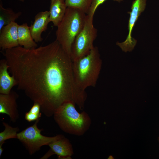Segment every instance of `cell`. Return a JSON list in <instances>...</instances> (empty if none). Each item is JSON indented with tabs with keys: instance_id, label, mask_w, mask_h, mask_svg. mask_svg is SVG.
I'll return each instance as SVG.
<instances>
[{
	"instance_id": "cell-1",
	"label": "cell",
	"mask_w": 159,
	"mask_h": 159,
	"mask_svg": "<svg viewBox=\"0 0 159 159\" xmlns=\"http://www.w3.org/2000/svg\"><path fill=\"white\" fill-rule=\"evenodd\" d=\"M8 70L23 91L39 104L45 115L50 117L62 104L71 101L79 105L86 93L76 84L72 61L56 40L28 49L19 46L5 50Z\"/></svg>"
},
{
	"instance_id": "cell-2",
	"label": "cell",
	"mask_w": 159,
	"mask_h": 159,
	"mask_svg": "<svg viewBox=\"0 0 159 159\" xmlns=\"http://www.w3.org/2000/svg\"><path fill=\"white\" fill-rule=\"evenodd\" d=\"M75 104L69 101L61 105L55 111L54 118L61 129L69 134L80 136L89 129L91 120L85 111L78 112Z\"/></svg>"
},
{
	"instance_id": "cell-3",
	"label": "cell",
	"mask_w": 159,
	"mask_h": 159,
	"mask_svg": "<svg viewBox=\"0 0 159 159\" xmlns=\"http://www.w3.org/2000/svg\"><path fill=\"white\" fill-rule=\"evenodd\" d=\"M102 64L98 48L96 46L86 56L72 61L73 75L77 86L84 90L88 87H95Z\"/></svg>"
},
{
	"instance_id": "cell-4",
	"label": "cell",
	"mask_w": 159,
	"mask_h": 159,
	"mask_svg": "<svg viewBox=\"0 0 159 159\" xmlns=\"http://www.w3.org/2000/svg\"><path fill=\"white\" fill-rule=\"evenodd\" d=\"M86 16V14L78 9L67 7L62 19L57 27L56 40L70 57L73 43L83 28Z\"/></svg>"
},
{
	"instance_id": "cell-5",
	"label": "cell",
	"mask_w": 159,
	"mask_h": 159,
	"mask_svg": "<svg viewBox=\"0 0 159 159\" xmlns=\"http://www.w3.org/2000/svg\"><path fill=\"white\" fill-rule=\"evenodd\" d=\"M93 19L87 14L84 27L73 42L71 54L72 61L87 54L94 47L93 42L97 37V29L94 26Z\"/></svg>"
},
{
	"instance_id": "cell-6",
	"label": "cell",
	"mask_w": 159,
	"mask_h": 159,
	"mask_svg": "<svg viewBox=\"0 0 159 159\" xmlns=\"http://www.w3.org/2000/svg\"><path fill=\"white\" fill-rule=\"evenodd\" d=\"M40 119L36 120L33 125L17 133V139L24 146L30 155L39 150L42 146L49 145L52 142L64 136L61 134L53 137L42 135L41 132L43 130L39 129L37 127Z\"/></svg>"
},
{
	"instance_id": "cell-7",
	"label": "cell",
	"mask_w": 159,
	"mask_h": 159,
	"mask_svg": "<svg viewBox=\"0 0 159 159\" xmlns=\"http://www.w3.org/2000/svg\"><path fill=\"white\" fill-rule=\"evenodd\" d=\"M146 1L135 0L132 3L131 11L127 12L130 14L128 24V35L125 41L121 43L117 42L116 43V44L125 52L132 51L136 44L137 40L132 37V33L139 17L145 9Z\"/></svg>"
},
{
	"instance_id": "cell-8",
	"label": "cell",
	"mask_w": 159,
	"mask_h": 159,
	"mask_svg": "<svg viewBox=\"0 0 159 159\" xmlns=\"http://www.w3.org/2000/svg\"><path fill=\"white\" fill-rule=\"evenodd\" d=\"M48 146L50 149L42 159H47L54 154L56 155L59 159H72L71 157L74 154L72 146L64 136L52 142Z\"/></svg>"
},
{
	"instance_id": "cell-9",
	"label": "cell",
	"mask_w": 159,
	"mask_h": 159,
	"mask_svg": "<svg viewBox=\"0 0 159 159\" xmlns=\"http://www.w3.org/2000/svg\"><path fill=\"white\" fill-rule=\"evenodd\" d=\"M18 97V94L13 90L8 94H0V113L8 115L13 122L19 118L16 103Z\"/></svg>"
},
{
	"instance_id": "cell-10",
	"label": "cell",
	"mask_w": 159,
	"mask_h": 159,
	"mask_svg": "<svg viewBox=\"0 0 159 159\" xmlns=\"http://www.w3.org/2000/svg\"><path fill=\"white\" fill-rule=\"evenodd\" d=\"M18 25L15 21L3 26L0 30V47L6 50L19 46Z\"/></svg>"
},
{
	"instance_id": "cell-11",
	"label": "cell",
	"mask_w": 159,
	"mask_h": 159,
	"mask_svg": "<svg viewBox=\"0 0 159 159\" xmlns=\"http://www.w3.org/2000/svg\"><path fill=\"white\" fill-rule=\"evenodd\" d=\"M49 11L38 13L34 17L33 23L29 26L32 36L36 42H42V34L47 29L48 24L50 22Z\"/></svg>"
},
{
	"instance_id": "cell-12",
	"label": "cell",
	"mask_w": 159,
	"mask_h": 159,
	"mask_svg": "<svg viewBox=\"0 0 159 159\" xmlns=\"http://www.w3.org/2000/svg\"><path fill=\"white\" fill-rule=\"evenodd\" d=\"M9 66L5 59L0 61V94H8L12 88L16 86L17 82L14 77L9 74Z\"/></svg>"
},
{
	"instance_id": "cell-13",
	"label": "cell",
	"mask_w": 159,
	"mask_h": 159,
	"mask_svg": "<svg viewBox=\"0 0 159 159\" xmlns=\"http://www.w3.org/2000/svg\"><path fill=\"white\" fill-rule=\"evenodd\" d=\"M49 18L54 26L57 27L66 12L67 6L64 0H50Z\"/></svg>"
},
{
	"instance_id": "cell-14",
	"label": "cell",
	"mask_w": 159,
	"mask_h": 159,
	"mask_svg": "<svg viewBox=\"0 0 159 159\" xmlns=\"http://www.w3.org/2000/svg\"><path fill=\"white\" fill-rule=\"evenodd\" d=\"M18 42L20 46L28 49L37 47V45L34 40L29 26L26 23L18 25Z\"/></svg>"
},
{
	"instance_id": "cell-15",
	"label": "cell",
	"mask_w": 159,
	"mask_h": 159,
	"mask_svg": "<svg viewBox=\"0 0 159 159\" xmlns=\"http://www.w3.org/2000/svg\"><path fill=\"white\" fill-rule=\"evenodd\" d=\"M22 13L15 12L11 9H6L3 6L1 1L0 3V30L5 26L15 21L21 15Z\"/></svg>"
},
{
	"instance_id": "cell-16",
	"label": "cell",
	"mask_w": 159,
	"mask_h": 159,
	"mask_svg": "<svg viewBox=\"0 0 159 159\" xmlns=\"http://www.w3.org/2000/svg\"><path fill=\"white\" fill-rule=\"evenodd\" d=\"M67 7L78 9L87 14L93 0H64Z\"/></svg>"
},
{
	"instance_id": "cell-17",
	"label": "cell",
	"mask_w": 159,
	"mask_h": 159,
	"mask_svg": "<svg viewBox=\"0 0 159 159\" xmlns=\"http://www.w3.org/2000/svg\"><path fill=\"white\" fill-rule=\"evenodd\" d=\"M2 123L5 129L3 131L0 132V143H4L5 141L8 139H17L19 128L18 127H13L4 122Z\"/></svg>"
},
{
	"instance_id": "cell-18",
	"label": "cell",
	"mask_w": 159,
	"mask_h": 159,
	"mask_svg": "<svg viewBox=\"0 0 159 159\" xmlns=\"http://www.w3.org/2000/svg\"><path fill=\"white\" fill-rule=\"evenodd\" d=\"M107 0H93L88 14L89 17L93 18L97 8ZM120 2L123 0H113Z\"/></svg>"
},
{
	"instance_id": "cell-19",
	"label": "cell",
	"mask_w": 159,
	"mask_h": 159,
	"mask_svg": "<svg viewBox=\"0 0 159 159\" xmlns=\"http://www.w3.org/2000/svg\"><path fill=\"white\" fill-rule=\"evenodd\" d=\"M42 113L37 114L31 112L29 111L26 113L25 119L28 122H31L40 119Z\"/></svg>"
},
{
	"instance_id": "cell-20",
	"label": "cell",
	"mask_w": 159,
	"mask_h": 159,
	"mask_svg": "<svg viewBox=\"0 0 159 159\" xmlns=\"http://www.w3.org/2000/svg\"><path fill=\"white\" fill-rule=\"evenodd\" d=\"M41 107L40 105L37 103H34V104L29 111L34 113L39 114L40 112Z\"/></svg>"
},
{
	"instance_id": "cell-21",
	"label": "cell",
	"mask_w": 159,
	"mask_h": 159,
	"mask_svg": "<svg viewBox=\"0 0 159 159\" xmlns=\"http://www.w3.org/2000/svg\"><path fill=\"white\" fill-rule=\"evenodd\" d=\"M4 143H0V157H1L2 155V153L3 151L4 150L2 147V145Z\"/></svg>"
},
{
	"instance_id": "cell-22",
	"label": "cell",
	"mask_w": 159,
	"mask_h": 159,
	"mask_svg": "<svg viewBox=\"0 0 159 159\" xmlns=\"http://www.w3.org/2000/svg\"><path fill=\"white\" fill-rule=\"evenodd\" d=\"M113 158V156H112V155H110V156H109L108 158V159H110V158Z\"/></svg>"
},
{
	"instance_id": "cell-23",
	"label": "cell",
	"mask_w": 159,
	"mask_h": 159,
	"mask_svg": "<svg viewBox=\"0 0 159 159\" xmlns=\"http://www.w3.org/2000/svg\"><path fill=\"white\" fill-rule=\"evenodd\" d=\"M18 0V1H22V2H23V1H24V0Z\"/></svg>"
},
{
	"instance_id": "cell-24",
	"label": "cell",
	"mask_w": 159,
	"mask_h": 159,
	"mask_svg": "<svg viewBox=\"0 0 159 159\" xmlns=\"http://www.w3.org/2000/svg\"><path fill=\"white\" fill-rule=\"evenodd\" d=\"M158 142H159V137H158Z\"/></svg>"
}]
</instances>
